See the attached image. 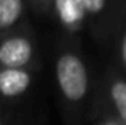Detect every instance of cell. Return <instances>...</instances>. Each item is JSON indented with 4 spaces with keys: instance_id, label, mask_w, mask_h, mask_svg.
Segmentation results:
<instances>
[{
    "instance_id": "cell-1",
    "label": "cell",
    "mask_w": 126,
    "mask_h": 125,
    "mask_svg": "<svg viewBox=\"0 0 126 125\" xmlns=\"http://www.w3.org/2000/svg\"><path fill=\"white\" fill-rule=\"evenodd\" d=\"M56 79L62 96L70 104H78L88 93V72L80 58L62 55L56 62Z\"/></svg>"
},
{
    "instance_id": "cell-2",
    "label": "cell",
    "mask_w": 126,
    "mask_h": 125,
    "mask_svg": "<svg viewBox=\"0 0 126 125\" xmlns=\"http://www.w3.org/2000/svg\"><path fill=\"white\" fill-rule=\"evenodd\" d=\"M32 56V47L26 39L15 37L3 42L0 47V62L6 69H21Z\"/></svg>"
},
{
    "instance_id": "cell-3",
    "label": "cell",
    "mask_w": 126,
    "mask_h": 125,
    "mask_svg": "<svg viewBox=\"0 0 126 125\" xmlns=\"http://www.w3.org/2000/svg\"><path fill=\"white\" fill-rule=\"evenodd\" d=\"M31 85V75L24 69H2L0 71V95L3 98L21 96Z\"/></svg>"
},
{
    "instance_id": "cell-4",
    "label": "cell",
    "mask_w": 126,
    "mask_h": 125,
    "mask_svg": "<svg viewBox=\"0 0 126 125\" xmlns=\"http://www.w3.org/2000/svg\"><path fill=\"white\" fill-rule=\"evenodd\" d=\"M110 101L115 111V119L121 125H126V82L125 80H115L110 85Z\"/></svg>"
},
{
    "instance_id": "cell-5",
    "label": "cell",
    "mask_w": 126,
    "mask_h": 125,
    "mask_svg": "<svg viewBox=\"0 0 126 125\" xmlns=\"http://www.w3.org/2000/svg\"><path fill=\"white\" fill-rule=\"evenodd\" d=\"M56 8L65 24H74L80 21L86 11L80 0H56Z\"/></svg>"
},
{
    "instance_id": "cell-6",
    "label": "cell",
    "mask_w": 126,
    "mask_h": 125,
    "mask_svg": "<svg viewBox=\"0 0 126 125\" xmlns=\"http://www.w3.org/2000/svg\"><path fill=\"white\" fill-rule=\"evenodd\" d=\"M22 11V0H0V27L15 24Z\"/></svg>"
},
{
    "instance_id": "cell-7",
    "label": "cell",
    "mask_w": 126,
    "mask_h": 125,
    "mask_svg": "<svg viewBox=\"0 0 126 125\" xmlns=\"http://www.w3.org/2000/svg\"><path fill=\"white\" fill-rule=\"evenodd\" d=\"M80 2L85 6L86 11H91V13H99L105 5V0H80Z\"/></svg>"
},
{
    "instance_id": "cell-8",
    "label": "cell",
    "mask_w": 126,
    "mask_h": 125,
    "mask_svg": "<svg viewBox=\"0 0 126 125\" xmlns=\"http://www.w3.org/2000/svg\"><path fill=\"white\" fill-rule=\"evenodd\" d=\"M96 125H121L115 117H105V119H99V122Z\"/></svg>"
},
{
    "instance_id": "cell-9",
    "label": "cell",
    "mask_w": 126,
    "mask_h": 125,
    "mask_svg": "<svg viewBox=\"0 0 126 125\" xmlns=\"http://www.w3.org/2000/svg\"><path fill=\"white\" fill-rule=\"evenodd\" d=\"M121 58H123V62H125V66H126V35H125V39H123V47H121Z\"/></svg>"
},
{
    "instance_id": "cell-10",
    "label": "cell",
    "mask_w": 126,
    "mask_h": 125,
    "mask_svg": "<svg viewBox=\"0 0 126 125\" xmlns=\"http://www.w3.org/2000/svg\"><path fill=\"white\" fill-rule=\"evenodd\" d=\"M0 125H5V120H3L2 117H0Z\"/></svg>"
}]
</instances>
